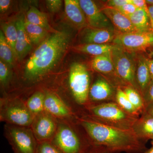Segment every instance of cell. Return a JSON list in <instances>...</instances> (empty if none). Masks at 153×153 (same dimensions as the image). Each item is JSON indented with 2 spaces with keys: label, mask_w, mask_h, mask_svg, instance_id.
Wrapping results in <instances>:
<instances>
[{
  "label": "cell",
  "mask_w": 153,
  "mask_h": 153,
  "mask_svg": "<svg viewBox=\"0 0 153 153\" xmlns=\"http://www.w3.org/2000/svg\"><path fill=\"white\" fill-rule=\"evenodd\" d=\"M81 125L97 146L112 153H143L146 146L132 130L116 127L97 120H84Z\"/></svg>",
  "instance_id": "cell-1"
},
{
  "label": "cell",
  "mask_w": 153,
  "mask_h": 153,
  "mask_svg": "<svg viewBox=\"0 0 153 153\" xmlns=\"http://www.w3.org/2000/svg\"><path fill=\"white\" fill-rule=\"evenodd\" d=\"M70 34L56 31L47 37L29 58L25 67V76L36 79L50 71L58 63L70 43Z\"/></svg>",
  "instance_id": "cell-2"
},
{
  "label": "cell",
  "mask_w": 153,
  "mask_h": 153,
  "mask_svg": "<svg viewBox=\"0 0 153 153\" xmlns=\"http://www.w3.org/2000/svg\"><path fill=\"white\" fill-rule=\"evenodd\" d=\"M97 121L119 128L132 129L137 118L122 109L116 102H108L90 107Z\"/></svg>",
  "instance_id": "cell-3"
},
{
  "label": "cell",
  "mask_w": 153,
  "mask_h": 153,
  "mask_svg": "<svg viewBox=\"0 0 153 153\" xmlns=\"http://www.w3.org/2000/svg\"><path fill=\"white\" fill-rule=\"evenodd\" d=\"M112 57L116 76L127 85L132 86L140 92L136 79L137 64L132 55L117 46L112 51Z\"/></svg>",
  "instance_id": "cell-4"
},
{
  "label": "cell",
  "mask_w": 153,
  "mask_h": 153,
  "mask_svg": "<svg viewBox=\"0 0 153 153\" xmlns=\"http://www.w3.org/2000/svg\"><path fill=\"white\" fill-rule=\"evenodd\" d=\"M69 84L76 102L81 105L85 103L89 95L90 77L84 64L79 63L71 64L69 71Z\"/></svg>",
  "instance_id": "cell-5"
},
{
  "label": "cell",
  "mask_w": 153,
  "mask_h": 153,
  "mask_svg": "<svg viewBox=\"0 0 153 153\" xmlns=\"http://www.w3.org/2000/svg\"><path fill=\"white\" fill-rule=\"evenodd\" d=\"M112 43L128 52L145 51L153 46V30L127 33H117Z\"/></svg>",
  "instance_id": "cell-6"
},
{
  "label": "cell",
  "mask_w": 153,
  "mask_h": 153,
  "mask_svg": "<svg viewBox=\"0 0 153 153\" xmlns=\"http://www.w3.org/2000/svg\"><path fill=\"white\" fill-rule=\"evenodd\" d=\"M79 3L85 14L88 27L115 31L109 19L94 1L91 0H79Z\"/></svg>",
  "instance_id": "cell-7"
},
{
  "label": "cell",
  "mask_w": 153,
  "mask_h": 153,
  "mask_svg": "<svg viewBox=\"0 0 153 153\" xmlns=\"http://www.w3.org/2000/svg\"><path fill=\"white\" fill-rule=\"evenodd\" d=\"M54 143L62 153H83L79 138L72 129L66 126L58 129Z\"/></svg>",
  "instance_id": "cell-8"
},
{
  "label": "cell",
  "mask_w": 153,
  "mask_h": 153,
  "mask_svg": "<svg viewBox=\"0 0 153 153\" xmlns=\"http://www.w3.org/2000/svg\"><path fill=\"white\" fill-rule=\"evenodd\" d=\"M116 34L115 31L88 27L82 30L80 39L82 44H109L113 42Z\"/></svg>",
  "instance_id": "cell-9"
},
{
  "label": "cell",
  "mask_w": 153,
  "mask_h": 153,
  "mask_svg": "<svg viewBox=\"0 0 153 153\" xmlns=\"http://www.w3.org/2000/svg\"><path fill=\"white\" fill-rule=\"evenodd\" d=\"M111 83L104 77H100L90 87L88 97L95 102L105 101L115 97L116 92Z\"/></svg>",
  "instance_id": "cell-10"
},
{
  "label": "cell",
  "mask_w": 153,
  "mask_h": 153,
  "mask_svg": "<svg viewBox=\"0 0 153 153\" xmlns=\"http://www.w3.org/2000/svg\"><path fill=\"white\" fill-rule=\"evenodd\" d=\"M111 22L115 30L120 33L137 32L128 17L126 16L117 9L105 7L101 9Z\"/></svg>",
  "instance_id": "cell-11"
},
{
  "label": "cell",
  "mask_w": 153,
  "mask_h": 153,
  "mask_svg": "<svg viewBox=\"0 0 153 153\" xmlns=\"http://www.w3.org/2000/svg\"><path fill=\"white\" fill-rule=\"evenodd\" d=\"M17 30V38L16 45V57L22 60L30 52L32 43L30 41L25 27V19L20 17L16 22Z\"/></svg>",
  "instance_id": "cell-12"
},
{
  "label": "cell",
  "mask_w": 153,
  "mask_h": 153,
  "mask_svg": "<svg viewBox=\"0 0 153 153\" xmlns=\"http://www.w3.org/2000/svg\"><path fill=\"white\" fill-rule=\"evenodd\" d=\"M65 11L66 16L74 27L78 29L88 27L85 14L78 0H65Z\"/></svg>",
  "instance_id": "cell-13"
},
{
  "label": "cell",
  "mask_w": 153,
  "mask_h": 153,
  "mask_svg": "<svg viewBox=\"0 0 153 153\" xmlns=\"http://www.w3.org/2000/svg\"><path fill=\"white\" fill-rule=\"evenodd\" d=\"M17 153H36L35 143L27 131L20 128H13L10 131Z\"/></svg>",
  "instance_id": "cell-14"
},
{
  "label": "cell",
  "mask_w": 153,
  "mask_h": 153,
  "mask_svg": "<svg viewBox=\"0 0 153 153\" xmlns=\"http://www.w3.org/2000/svg\"><path fill=\"white\" fill-rule=\"evenodd\" d=\"M132 129L143 141L153 139V117L143 114L136 121Z\"/></svg>",
  "instance_id": "cell-15"
},
{
  "label": "cell",
  "mask_w": 153,
  "mask_h": 153,
  "mask_svg": "<svg viewBox=\"0 0 153 153\" xmlns=\"http://www.w3.org/2000/svg\"><path fill=\"white\" fill-rule=\"evenodd\" d=\"M32 113L28 108L21 105H12L6 111L7 119L15 124L27 126L32 121Z\"/></svg>",
  "instance_id": "cell-16"
},
{
  "label": "cell",
  "mask_w": 153,
  "mask_h": 153,
  "mask_svg": "<svg viewBox=\"0 0 153 153\" xmlns=\"http://www.w3.org/2000/svg\"><path fill=\"white\" fill-rule=\"evenodd\" d=\"M34 131L40 140H45L50 137L55 131L54 121L46 114L41 115L35 123Z\"/></svg>",
  "instance_id": "cell-17"
},
{
  "label": "cell",
  "mask_w": 153,
  "mask_h": 153,
  "mask_svg": "<svg viewBox=\"0 0 153 153\" xmlns=\"http://www.w3.org/2000/svg\"><path fill=\"white\" fill-rule=\"evenodd\" d=\"M44 108L55 116L64 117L69 114V110L63 102L56 95L51 94L45 95Z\"/></svg>",
  "instance_id": "cell-18"
},
{
  "label": "cell",
  "mask_w": 153,
  "mask_h": 153,
  "mask_svg": "<svg viewBox=\"0 0 153 153\" xmlns=\"http://www.w3.org/2000/svg\"><path fill=\"white\" fill-rule=\"evenodd\" d=\"M136 79L140 93L143 96L152 79L146 58L143 56L138 59Z\"/></svg>",
  "instance_id": "cell-19"
},
{
  "label": "cell",
  "mask_w": 153,
  "mask_h": 153,
  "mask_svg": "<svg viewBox=\"0 0 153 153\" xmlns=\"http://www.w3.org/2000/svg\"><path fill=\"white\" fill-rule=\"evenodd\" d=\"M117 47L114 44H80L75 47L77 51L89 55L97 56L112 53Z\"/></svg>",
  "instance_id": "cell-20"
},
{
  "label": "cell",
  "mask_w": 153,
  "mask_h": 153,
  "mask_svg": "<svg viewBox=\"0 0 153 153\" xmlns=\"http://www.w3.org/2000/svg\"><path fill=\"white\" fill-rule=\"evenodd\" d=\"M91 66L95 71L103 74L115 73L112 53L95 56L91 61Z\"/></svg>",
  "instance_id": "cell-21"
},
{
  "label": "cell",
  "mask_w": 153,
  "mask_h": 153,
  "mask_svg": "<svg viewBox=\"0 0 153 153\" xmlns=\"http://www.w3.org/2000/svg\"><path fill=\"white\" fill-rule=\"evenodd\" d=\"M128 18L137 32H147L153 30L148 11L142 9H137Z\"/></svg>",
  "instance_id": "cell-22"
},
{
  "label": "cell",
  "mask_w": 153,
  "mask_h": 153,
  "mask_svg": "<svg viewBox=\"0 0 153 153\" xmlns=\"http://www.w3.org/2000/svg\"><path fill=\"white\" fill-rule=\"evenodd\" d=\"M123 89L135 108L141 114L144 113L146 111V106L144 100L140 92L129 85L125 86Z\"/></svg>",
  "instance_id": "cell-23"
},
{
  "label": "cell",
  "mask_w": 153,
  "mask_h": 153,
  "mask_svg": "<svg viewBox=\"0 0 153 153\" xmlns=\"http://www.w3.org/2000/svg\"><path fill=\"white\" fill-rule=\"evenodd\" d=\"M26 21L33 25H38L47 31L51 30L47 15L35 7H31L28 11Z\"/></svg>",
  "instance_id": "cell-24"
},
{
  "label": "cell",
  "mask_w": 153,
  "mask_h": 153,
  "mask_svg": "<svg viewBox=\"0 0 153 153\" xmlns=\"http://www.w3.org/2000/svg\"><path fill=\"white\" fill-rule=\"evenodd\" d=\"M25 27L32 44H38L42 43L47 38L48 34L47 30L38 25L29 23L25 19Z\"/></svg>",
  "instance_id": "cell-25"
},
{
  "label": "cell",
  "mask_w": 153,
  "mask_h": 153,
  "mask_svg": "<svg viewBox=\"0 0 153 153\" xmlns=\"http://www.w3.org/2000/svg\"><path fill=\"white\" fill-rule=\"evenodd\" d=\"M115 100L122 109L129 114L137 118L141 115L131 104L123 89L120 87H118L116 89Z\"/></svg>",
  "instance_id": "cell-26"
},
{
  "label": "cell",
  "mask_w": 153,
  "mask_h": 153,
  "mask_svg": "<svg viewBox=\"0 0 153 153\" xmlns=\"http://www.w3.org/2000/svg\"><path fill=\"white\" fill-rule=\"evenodd\" d=\"M0 57L1 60L8 66L11 67L13 66L14 59L16 57L2 30L0 31Z\"/></svg>",
  "instance_id": "cell-27"
},
{
  "label": "cell",
  "mask_w": 153,
  "mask_h": 153,
  "mask_svg": "<svg viewBox=\"0 0 153 153\" xmlns=\"http://www.w3.org/2000/svg\"><path fill=\"white\" fill-rule=\"evenodd\" d=\"M2 31L7 40V42L10 45L15 57H16V45L17 38V30L15 24L13 22H6L2 24L1 26Z\"/></svg>",
  "instance_id": "cell-28"
},
{
  "label": "cell",
  "mask_w": 153,
  "mask_h": 153,
  "mask_svg": "<svg viewBox=\"0 0 153 153\" xmlns=\"http://www.w3.org/2000/svg\"><path fill=\"white\" fill-rule=\"evenodd\" d=\"M45 96L41 92H37L28 100L27 106L30 112L33 114L41 112L44 108Z\"/></svg>",
  "instance_id": "cell-29"
},
{
  "label": "cell",
  "mask_w": 153,
  "mask_h": 153,
  "mask_svg": "<svg viewBox=\"0 0 153 153\" xmlns=\"http://www.w3.org/2000/svg\"><path fill=\"white\" fill-rule=\"evenodd\" d=\"M143 97L144 100L146 110L148 107L153 104V80H151Z\"/></svg>",
  "instance_id": "cell-30"
},
{
  "label": "cell",
  "mask_w": 153,
  "mask_h": 153,
  "mask_svg": "<svg viewBox=\"0 0 153 153\" xmlns=\"http://www.w3.org/2000/svg\"><path fill=\"white\" fill-rule=\"evenodd\" d=\"M36 153H62L55 146L48 143H43L38 146Z\"/></svg>",
  "instance_id": "cell-31"
},
{
  "label": "cell",
  "mask_w": 153,
  "mask_h": 153,
  "mask_svg": "<svg viewBox=\"0 0 153 153\" xmlns=\"http://www.w3.org/2000/svg\"><path fill=\"white\" fill-rule=\"evenodd\" d=\"M8 66L2 60H0V81L3 85H5L10 77V71Z\"/></svg>",
  "instance_id": "cell-32"
},
{
  "label": "cell",
  "mask_w": 153,
  "mask_h": 153,
  "mask_svg": "<svg viewBox=\"0 0 153 153\" xmlns=\"http://www.w3.org/2000/svg\"><path fill=\"white\" fill-rule=\"evenodd\" d=\"M116 9L122 13L128 18L137 10L136 7L133 4L131 3L130 0L129 3Z\"/></svg>",
  "instance_id": "cell-33"
},
{
  "label": "cell",
  "mask_w": 153,
  "mask_h": 153,
  "mask_svg": "<svg viewBox=\"0 0 153 153\" xmlns=\"http://www.w3.org/2000/svg\"><path fill=\"white\" fill-rule=\"evenodd\" d=\"M47 8L53 13L60 10L62 5V1L60 0H48L46 1Z\"/></svg>",
  "instance_id": "cell-34"
},
{
  "label": "cell",
  "mask_w": 153,
  "mask_h": 153,
  "mask_svg": "<svg viewBox=\"0 0 153 153\" xmlns=\"http://www.w3.org/2000/svg\"><path fill=\"white\" fill-rule=\"evenodd\" d=\"M130 2V0H109L106 2V7L117 9Z\"/></svg>",
  "instance_id": "cell-35"
},
{
  "label": "cell",
  "mask_w": 153,
  "mask_h": 153,
  "mask_svg": "<svg viewBox=\"0 0 153 153\" xmlns=\"http://www.w3.org/2000/svg\"><path fill=\"white\" fill-rule=\"evenodd\" d=\"M130 2L137 9H142L149 12L148 5L145 0H130Z\"/></svg>",
  "instance_id": "cell-36"
},
{
  "label": "cell",
  "mask_w": 153,
  "mask_h": 153,
  "mask_svg": "<svg viewBox=\"0 0 153 153\" xmlns=\"http://www.w3.org/2000/svg\"><path fill=\"white\" fill-rule=\"evenodd\" d=\"M11 1L10 0H0V11L4 13L6 12L11 5Z\"/></svg>",
  "instance_id": "cell-37"
},
{
  "label": "cell",
  "mask_w": 153,
  "mask_h": 153,
  "mask_svg": "<svg viewBox=\"0 0 153 153\" xmlns=\"http://www.w3.org/2000/svg\"><path fill=\"white\" fill-rule=\"evenodd\" d=\"M88 153H112L106 148L97 146L88 152Z\"/></svg>",
  "instance_id": "cell-38"
},
{
  "label": "cell",
  "mask_w": 153,
  "mask_h": 153,
  "mask_svg": "<svg viewBox=\"0 0 153 153\" xmlns=\"http://www.w3.org/2000/svg\"><path fill=\"white\" fill-rule=\"evenodd\" d=\"M146 60L147 63L149 70L151 79L153 80V59L146 58Z\"/></svg>",
  "instance_id": "cell-39"
},
{
  "label": "cell",
  "mask_w": 153,
  "mask_h": 153,
  "mask_svg": "<svg viewBox=\"0 0 153 153\" xmlns=\"http://www.w3.org/2000/svg\"><path fill=\"white\" fill-rule=\"evenodd\" d=\"M149 16L150 19L151 27L153 30V5L148 6Z\"/></svg>",
  "instance_id": "cell-40"
},
{
  "label": "cell",
  "mask_w": 153,
  "mask_h": 153,
  "mask_svg": "<svg viewBox=\"0 0 153 153\" xmlns=\"http://www.w3.org/2000/svg\"><path fill=\"white\" fill-rule=\"evenodd\" d=\"M145 113L153 117V104L150 106L148 107L146 109Z\"/></svg>",
  "instance_id": "cell-41"
},
{
  "label": "cell",
  "mask_w": 153,
  "mask_h": 153,
  "mask_svg": "<svg viewBox=\"0 0 153 153\" xmlns=\"http://www.w3.org/2000/svg\"><path fill=\"white\" fill-rule=\"evenodd\" d=\"M143 153H153V146L150 149L146 150Z\"/></svg>",
  "instance_id": "cell-42"
},
{
  "label": "cell",
  "mask_w": 153,
  "mask_h": 153,
  "mask_svg": "<svg viewBox=\"0 0 153 153\" xmlns=\"http://www.w3.org/2000/svg\"><path fill=\"white\" fill-rule=\"evenodd\" d=\"M146 1L147 5H149V6L153 5V0H146Z\"/></svg>",
  "instance_id": "cell-43"
},
{
  "label": "cell",
  "mask_w": 153,
  "mask_h": 153,
  "mask_svg": "<svg viewBox=\"0 0 153 153\" xmlns=\"http://www.w3.org/2000/svg\"><path fill=\"white\" fill-rule=\"evenodd\" d=\"M149 57H151V59H153V49L150 53Z\"/></svg>",
  "instance_id": "cell-44"
},
{
  "label": "cell",
  "mask_w": 153,
  "mask_h": 153,
  "mask_svg": "<svg viewBox=\"0 0 153 153\" xmlns=\"http://www.w3.org/2000/svg\"><path fill=\"white\" fill-rule=\"evenodd\" d=\"M151 143H152V146H153V139L152 140V142H151Z\"/></svg>",
  "instance_id": "cell-45"
}]
</instances>
